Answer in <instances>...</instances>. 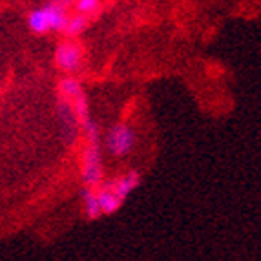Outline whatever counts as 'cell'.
Segmentation results:
<instances>
[{
    "instance_id": "6",
    "label": "cell",
    "mask_w": 261,
    "mask_h": 261,
    "mask_svg": "<svg viewBox=\"0 0 261 261\" xmlns=\"http://www.w3.org/2000/svg\"><path fill=\"white\" fill-rule=\"evenodd\" d=\"M139 185H141V175L137 174V172H128V174L121 175V177L106 181V187L117 196V199L121 201V203H124V201L128 199V196H130Z\"/></svg>"
},
{
    "instance_id": "9",
    "label": "cell",
    "mask_w": 261,
    "mask_h": 261,
    "mask_svg": "<svg viewBox=\"0 0 261 261\" xmlns=\"http://www.w3.org/2000/svg\"><path fill=\"white\" fill-rule=\"evenodd\" d=\"M83 205H84V214L88 219H99L102 214L99 208V201H97V194L93 188H83Z\"/></svg>"
},
{
    "instance_id": "10",
    "label": "cell",
    "mask_w": 261,
    "mask_h": 261,
    "mask_svg": "<svg viewBox=\"0 0 261 261\" xmlns=\"http://www.w3.org/2000/svg\"><path fill=\"white\" fill-rule=\"evenodd\" d=\"M73 6L79 15H84V17L90 18L99 11L100 0H73Z\"/></svg>"
},
{
    "instance_id": "7",
    "label": "cell",
    "mask_w": 261,
    "mask_h": 261,
    "mask_svg": "<svg viewBox=\"0 0 261 261\" xmlns=\"http://www.w3.org/2000/svg\"><path fill=\"white\" fill-rule=\"evenodd\" d=\"M57 113H59L61 124H62V128H64V134L68 135V137H71V139L77 137V132H79V128H81V124H79L71 106L68 105L64 99H61V97H59V102H57Z\"/></svg>"
},
{
    "instance_id": "8",
    "label": "cell",
    "mask_w": 261,
    "mask_h": 261,
    "mask_svg": "<svg viewBox=\"0 0 261 261\" xmlns=\"http://www.w3.org/2000/svg\"><path fill=\"white\" fill-rule=\"evenodd\" d=\"M88 24H90V18L84 17V15H79V13L70 15L62 33H64L68 39H77L79 35H83L84 31H86Z\"/></svg>"
},
{
    "instance_id": "5",
    "label": "cell",
    "mask_w": 261,
    "mask_h": 261,
    "mask_svg": "<svg viewBox=\"0 0 261 261\" xmlns=\"http://www.w3.org/2000/svg\"><path fill=\"white\" fill-rule=\"evenodd\" d=\"M83 46L75 40H66V42H61L55 49V62L57 66L61 68L66 73H75V71L81 68L83 64Z\"/></svg>"
},
{
    "instance_id": "1",
    "label": "cell",
    "mask_w": 261,
    "mask_h": 261,
    "mask_svg": "<svg viewBox=\"0 0 261 261\" xmlns=\"http://www.w3.org/2000/svg\"><path fill=\"white\" fill-rule=\"evenodd\" d=\"M84 132V150H83V183L84 188H93L95 190L100 183H102V159H100V137H99V128L93 122V119L86 121L83 124Z\"/></svg>"
},
{
    "instance_id": "4",
    "label": "cell",
    "mask_w": 261,
    "mask_h": 261,
    "mask_svg": "<svg viewBox=\"0 0 261 261\" xmlns=\"http://www.w3.org/2000/svg\"><path fill=\"white\" fill-rule=\"evenodd\" d=\"M135 134L132 126L124 122H117L106 134V148L113 157H124L134 150Z\"/></svg>"
},
{
    "instance_id": "2",
    "label": "cell",
    "mask_w": 261,
    "mask_h": 261,
    "mask_svg": "<svg viewBox=\"0 0 261 261\" xmlns=\"http://www.w3.org/2000/svg\"><path fill=\"white\" fill-rule=\"evenodd\" d=\"M68 18H70L68 6L61 4V2H55V0H49L48 4L33 9L28 15V26H30V30L33 33H39V35L51 33V31L62 33Z\"/></svg>"
},
{
    "instance_id": "3",
    "label": "cell",
    "mask_w": 261,
    "mask_h": 261,
    "mask_svg": "<svg viewBox=\"0 0 261 261\" xmlns=\"http://www.w3.org/2000/svg\"><path fill=\"white\" fill-rule=\"evenodd\" d=\"M59 97L64 99L68 105L73 110L75 117H77L79 124L83 126L84 122L90 121V105H88L86 93H84L83 86L79 83L77 79L68 75L59 83Z\"/></svg>"
}]
</instances>
